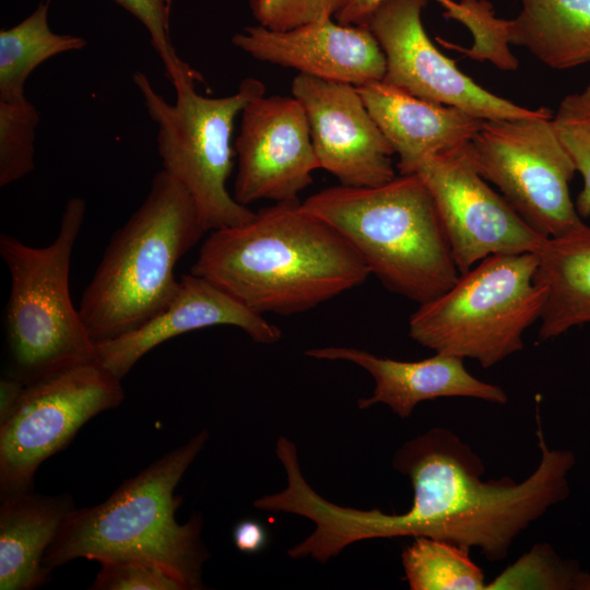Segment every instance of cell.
Wrapping results in <instances>:
<instances>
[{
    "instance_id": "2e32d148",
    "label": "cell",
    "mask_w": 590,
    "mask_h": 590,
    "mask_svg": "<svg viewBox=\"0 0 590 590\" xmlns=\"http://www.w3.org/2000/svg\"><path fill=\"white\" fill-rule=\"evenodd\" d=\"M234 326L255 342L271 344L281 339V330L261 314L206 279L192 273L180 278V286L170 303L138 328L96 344V361L119 379L158 344L186 332L211 326Z\"/></svg>"
},
{
    "instance_id": "d4e9b609",
    "label": "cell",
    "mask_w": 590,
    "mask_h": 590,
    "mask_svg": "<svg viewBox=\"0 0 590 590\" xmlns=\"http://www.w3.org/2000/svg\"><path fill=\"white\" fill-rule=\"evenodd\" d=\"M39 113L30 102H0V187L34 169L35 134Z\"/></svg>"
},
{
    "instance_id": "7a4b0ae2",
    "label": "cell",
    "mask_w": 590,
    "mask_h": 590,
    "mask_svg": "<svg viewBox=\"0 0 590 590\" xmlns=\"http://www.w3.org/2000/svg\"><path fill=\"white\" fill-rule=\"evenodd\" d=\"M190 273L261 315L304 312L370 275L352 245L299 200L276 202L241 225L212 231Z\"/></svg>"
},
{
    "instance_id": "52a82bcc",
    "label": "cell",
    "mask_w": 590,
    "mask_h": 590,
    "mask_svg": "<svg viewBox=\"0 0 590 590\" xmlns=\"http://www.w3.org/2000/svg\"><path fill=\"white\" fill-rule=\"evenodd\" d=\"M146 111L157 125V151L163 169L193 198L206 232L241 225L255 212L238 203L227 190L235 149L232 135L236 117L252 99L264 95V84L243 80L228 96L208 97L196 90L202 81L193 68L172 84L175 103L167 102L141 71L132 74Z\"/></svg>"
},
{
    "instance_id": "ba28073f",
    "label": "cell",
    "mask_w": 590,
    "mask_h": 590,
    "mask_svg": "<svg viewBox=\"0 0 590 590\" xmlns=\"http://www.w3.org/2000/svg\"><path fill=\"white\" fill-rule=\"evenodd\" d=\"M538 255H492L423 303L409 334L436 353L488 368L523 349L524 331L541 317L546 290L534 281Z\"/></svg>"
},
{
    "instance_id": "6da1fadb",
    "label": "cell",
    "mask_w": 590,
    "mask_h": 590,
    "mask_svg": "<svg viewBox=\"0 0 590 590\" xmlns=\"http://www.w3.org/2000/svg\"><path fill=\"white\" fill-rule=\"evenodd\" d=\"M539 404L535 416L541 459L519 483L506 475L483 480L481 458L448 428L433 427L404 442L392 459V467L413 488L412 505L403 514L333 504L307 483L298 464L287 467V485L268 496V508L315 523L314 531L288 548L287 555L326 563L359 541L428 536L468 550L480 548L491 562L503 560L515 540L552 506L565 500L570 491L568 474L576 457L569 450L547 447Z\"/></svg>"
},
{
    "instance_id": "603a6c76",
    "label": "cell",
    "mask_w": 590,
    "mask_h": 590,
    "mask_svg": "<svg viewBox=\"0 0 590 590\" xmlns=\"http://www.w3.org/2000/svg\"><path fill=\"white\" fill-rule=\"evenodd\" d=\"M470 550L448 541L415 536L402 552L404 578L411 590H482L484 574Z\"/></svg>"
},
{
    "instance_id": "484cf974",
    "label": "cell",
    "mask_w": 590,
    "mask_h": 590,
    "mask_svg": "<svg viewBox=\"0 0 590 590\" xmlns=\"http://www.w3.org/2000/svg\"><path fill=\"white\" fill-rule=\"evenodd\" d=\"M554 129L583 181L575 205L579 216H590V84L566 95L553 114Z\"/></svg>"
},
{
    "instance_id": "1f68e13d",
    "label": "cell",
    "mask_w": 590,
    "mask_h": 590,
    "mask_svg": "<svg viewBox=\"0 0 590 590\" xmlns=\"http://www.w3.org/2000/svg\"><path fill=\"white\" fill-rule=\"evenodd\" d=\"M236 547L243 553H257L267 543V533L261 523L253 520H243L236 524L233 532Z\"/></svg>"
},
{
    "instance_id": "8992f818",
    "label": "cell",
    "mask_w": 590,
    "mask_h": 590,
    "mask_svg": "<svg viewBox=\"0 0 590 590\" xmlns=\"http://www.w3.org/2000/svg\"><path fill=\"white\" fill-rule=\"evenodd\" d=\"M85 211L84 199H69L58 235L46 247L0 235V256L11 281L3 318L9 363L4 376L24 386L96 361L95 343L69 291L71 256Z\"/></svg>"
},
{
    "instance_id": "7402d4cb",
    "label": "cell",
    "mask_w": 590,
    "mask_h": 590,
    "mask_svg": "<svg viewBox=\"0 0 590 590\" xmlns=\"http://www.w3.org/2000/svg\"><path fill=\"white\" fill-rule=\"evenodd\" d=\"M49 1H42L24 20L0 32V102L26 101L27 79L46 60L82 50L83 37L55 33L48 22Z\"/></svg>"
},
{
    "instance_id": "44dd1931",
    "label": "cell",
    "mask_w": 590,
    "mask_h": 590,
    "mask_svg": "<svg viewBox=\"0 0 590 590\" xmlns=\"http://www.w3.org/2000/svg\"><path fill=\"white\" fill-rule=\"evenodd\" d=\"M506 20L508 44L524 47L556 70L590 63V0H521Z\"/></svg>"
},
{
    "instance_id": "9a60e30c",
    "label": "cell",
    "mask_w": 590,
    "mask_h": 590,
    "mask_svg": "<svg viewBox=\"0 0 590 590\" xmlns=\"http://www.w3.org/2000/svg\"><path fill=\"white\" fill-rule=\"evenodd\" d=\"M232 43L257 60L322 80L361 86L386 74L385 54L366 25L327 20L272 31L258 24L235 34Z\"/></svg>"
},
{
    "instance_id": "d6a6232c",
    "label": "cell",
    "mask_w": 590,
    "mask_h": 590,
    "mask_svg": "<svg viewBox=\"0 0 590 590\" xmlns=\"http://www.w3.org/2000/svg\"><path fill=\"white\" fill-rule=\"evenodd\" d=\"M24 385L14 378L4 376L0 381V424L5 422L15 409Z\"/></svg>"
},
{
    "instance_id": "4316f807",
    "label": "cell",
    "mask_w": 590,
    "mask_h": 590,
    "mask_svg": "<svg viewBox=\"0 0 590 590\" xmlns=\"http://www.w3.org/2000/svg\"><path fill=\"white\" fill-rule=\"evenodd\" d=\"M444 15L463 24L474 39L472 48H461L440 40L444 46L455 47L470 58L489 60L504 70L517 69L518 61L508 49L506 20L495 15L491 2L486 0H458L457 5L445 12Z\"/></svg>"
},
{
    "instance_id": "5bb4252c",
    "label": "cell",
    "mask_w": 590,
    "mask_h": 590,
    "mask_svg": "<svg viewBox=\"0 0 590 590\" xmlns=\"http://www.w3.org/2000/svg\"><path fill=\"white\" fill-rule=\"evenodd\" d=\"M292 93L303 105L320 168L352 187L394 179V151L371 117L357 87L299 73Z\"/></svg>"
},
{
    "instance_id": "ac0fdd59",
    "label": "cell",
    "mask_w": 590,
    "mask_h": 590,
    "mask_svg": "<svg viewBox=\"0 0 590 590\" xmlns=\"http://www.w3.org/2000/svg\"><path fill=\"white\" fill-rule=\"evenodd\" d=\"M356 87L398 155L400 175L415 174L425 158L471 142L483 122L462 109L418 98L382 81Z\"/></svg>"
},
{
    "instance_id": "e0dca14e",
    "label": "cell",
    "mask_w": 590,
    "mask_h": 590,
    "mask_svg": "<svg viewBox=\"0 0 590 590\" xmlns=\"http://www.w3.org/2000/svg\"><path fill=\"white\" fill-rule=\"evenodd\" d=\"M305 354L317 359L347 361L368 371L375 388L370 397L357 401L361 410L381 403L405 420L418 403L437 398H474L496 404L508 402L507 393L500 387L471 375L463 358L453 355L436 353L425 359L403 362L345 346L309 349Z\"/></svg>"
},
{
    "instance_id": "4dcf8cb0",
    "label": "cell",
    "mask_w": 590,
    "mask_h": 590,
    "mask_svg": "<svg viewBox=\"0 0 590 590\" xmlns=\"http://www.w3.org/2000/svg\"><path fill=\"white\" fill-rule=\"evenodd\" d=\"M386 0H349L345 7L334 16L343 25H364L373 12ZM445 12L457 5L453 0H437Z\"/></svg>"
},
{
    "instance_id": "f546056e",
    "label": "cell",
    "mask_w": 590,
    "mask_h": 590,
    "mask_svg": "<svg viewBox=\"0 0 590 590\" xmlns=\"http://www.w3.org/2000/svg\"><path fill=\"white\" fill-rule=\"evenodd\" d=\"M349 0H250L252 15L272 31L332 20Z\"/></svg>"
},
{
    "instance_id": "7c38bea8",
    "label": "cell",
    "mask_w": 590,
    "mask_h": 590,
    "mask_svg": "<svg viewBox=\"0 0 590 590\" xmlns=\"http://www.w3.org/2000/svg\"><path fill=\"white\" fill-rule=\"evenodd\" d=\"M427 0H386L366 25L386 57L382 82L418 98L462 109L482 120L552 115L530 109L485 90L430 40L422 22Z\"/></svg>"
},
{
    "instance_id": "cb8c5ba5",
    "label": "cell",
    "mask_w": 590,
    "mask_h": 590,
    "mask_svg": "<svg viewBox=\"0 0 590 590\" xmlns=\"http://www.w3.org/2000/svg\"><path fill=\"white\" fill-rule=\"evenodd\" d=\"M485 589L590 590V573L563 559L551 545L535 544Z\"/></svg>"
},
{
    "instance_id": "8fae6325",
    "label": "cell",
    "mask_w": 590,
    "mask_h": 590,
    "mask_svg": "<svg viewBox=\"0 0 590 590\" xmlns=\"http://www.w3.org/2000/svg\"><path fill=\"white\" fill-rule=\"evenodd\" d=\"M415 174L435 200L461 274L488 256L538 253L545 244L481 176L470 142L425 158Z\"/></svg>"
},
{
    "instance_id": "4fadbf2b",
    "label": "cell",
    "mask_w": 590,
    "mask_h": 590,
    "mask_svg": "<svg viewBox=\"0 0 590 590\" xmlns=\"http://www.w3.org/2000/svg\"><path fill=\"white\" fill-rule=\"evenodd\" d=\"M237 173L234 199L248 205L258 200H298L320 168L310 127L300 102L287 96H259L241 111L234 142Z\"/></svg>"
},
{
    "instance_id": "277c9868",
    "label": "cell",
    "mask_w": 590,
    "mask_h": 590,
    "mask_svg": "<svg viewBox=\"0 0 590 590\" xmlns=\"http://www.w3.org/2000/svg\"><path fill=\"white\" fill-rule=\"evenodd\" d=\"M205 232L188 190L157 172L82 294L79 312L95 345L138 328L170 303L180 286L175 267Z\"/></svg>"
},
{
    "instance_id": "d6986e66",
    "label": "cell",
    "mask_w": 590,
    "mask_h": 590,
    "mask_svg": "<svg viewBox=\"0 0 590 590\" xmlns=\"http://www.w3.org/2000/svg\"><path fill=\"white\" fill-rule=\"evenodd\" d=\"M73 508L66 494L44 496L31 491L1 499V590H33L48 581L45 553Z\"/></svg>"
},
{
    "instance_id": "5b68a950",
    "label": "cell",
    "mask_w": 590,
    "mask_h": 590,
    "mask_svg": "<svg viewBox=\"0 0 590 590\" xmlns=\"http://www.w3.org/2000/svg\"><path fill=\"white\" fill-rule=\"evenodd\" d=\"M302 205L332 225L387 288L420 305L459 278L435 200L417 174L376 187H329Z\"/></svg>"
},
{
    "instance_id": "ffe728a7",
    "label": "cell",
    "mask_w": 590,
    "mask_h": 590,
    "mask_svg": "<svg viewBox=\"0 0 590 590\" xmlns=\"http://www.w3.org/2000/svg\"><path fill=\"white\" fill-rule=\"evenodd\" d=\"M536 255L534 281L546 290L538 335L544 342L590 323V226L548 237Z\"/></svg>"
},
{
    "instance_id": "9c48e42d",
    "label": "cell",
    "mask_w": 590,
    "mask_h": 590,
    "mask_svg": "<svg viewBox=\"0 0 590 590\" xmlns=\"http://www.w3.org/2000/svg\"><path fill=\"white\" fill-rule=\"evenodd\" d=\"M552 118L483 120L470 142L481 176L547 238L582 222L569 192L576 169Z\"/></svg>"
},
{
    "instance_id": "83f0119b",
    "label": "cell",
    "mask_w": 590,
    "mask_h": 590,
    "mask_svg": "<svg viewBox=\"0 0 590 590\" xmlns=\"http://www.w3.org/2000/svg\"><path fill=\"white\" fill-rule=\"evenodd\" d=\"M99 564L92 590H187L180 579L152 562L113 559Z\"/></svg>"
},
{
    "instance_id": "f1b7e54d",
    "label": "cell",
    "mask_w": 590,
    "mask_h": 590,
    "mask_svg": "<svg viewBox=\"0 0 590 590\" xmlns=\"http://www.w3.org/2000/svg\"><path fill=\"white\" fill-rule=\"evenodd\" d=\"M51 1V0H47ZM148 31L153 49L160 56L169 82L188 71L190 67L179 58L170 38L173 0H114Z\"/></svg>"
},
{
    "instance_id": "30bf717a",
    "label": "cell",
    "mask_w": 590,
    "mask_h": 590,
    "mask_svg": "<svg viewBox=\"0 0 590 590\" xmlns=\"http://www.w3.org/2000/svg\"><path fill=\"white\" fill-rule=\"evenodd\" d=\"M121 379L97 361L25 386L0 424V497L33 491L38 467L92 417L123 400Z\"/></svg>"
},
{
    "instance_id": "3957f363",
    "label": "cell",
    "mask_w": 590,
    "mask_h": 590,
    "mask_svg": "<svg viewBox=\"0 0 590 590\" xmlns=\"http://www.w3.org/2000/svg\"><path fill=\"white\" fill-rule=\"evenodd\" d=\"M208 438V430H201L125 481L102 504L74 507L45 553V570L50 574L78 558L141 559L162 566L187 590L202 589V566L209 557L201 540L202 518L193 515L178 523L175 512L182 498L174 492Z\"/></svg>"
}]
</instances>
